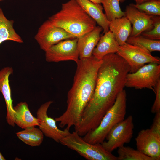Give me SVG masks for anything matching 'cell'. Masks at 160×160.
Wrapping results in <instances>:
<instances>
[{"label": "cell", "mask_w": 160, "mask_h": 160, "mask_svg": "<svg viewBox=\"0 0 160 160\" xmlns=\"http://www.w3.org/2000/svg\"><path fill=\"white\" fill-rule=\"evenodd\" d=\"M76 1L87 14L102 27L104 33L109 31L110 22L103 12V7L100 4L95 3L89 0Z\"/></svg>", "instance_id": "obj_16"}, {"label": "cell", "mask_w": 160, "mask_h": 160, "mask_svg": "<svg viewBox=\"0 0 160 160\" xmlns=\"http://www.w3.org/2000/svg\"><path fill=\"white\" fill-rule=\"evenodd\" d=\"M126 42L136 45L148 50L149 52L160 51V40L150 39L141 35L135 37L129 36Z\"/></svg>", "instance_id": "obj_23"}, {"label": "cell", "mask_w": 160, "mask_h": 160, "mask_svg": "<svg viewBox=\"0 0 160 160\" xmlns=\"http://www.w3.org/2000/svg\"><path fill=\"white\" fill-rule=\"evenodd\" d=\"M13 68L10 67H5L0 70V92L3 96L6 104V120L7 123L13 127L15 124L14 121L15 112L13 105L9 77L13 73Z\"/></svg>", "instance_id": "obj_14"}, {"label": "cell", "mask_w": 160, "mask_h": 160, "mask_svg": "<svg viewBox=\"0 0 160 160\" xmlns=\"http://www.w3.org/2000/svg\"><path fill=\"white\" fill-rule=\"evenodd\" d=\"M133 5L139 10L148 15L160 16V1L152 0L140 4Z\"/></svg>", "instance_id": "obj_25"}, {"label": "cell", "mask_w": 160, "mask_h": 160, "mask_svg": "<svg viewBox=\"0 0 160 160\" xmlns=\"http://www.w3.org/2000/svg\"><path fill=\"white\" fill-rule=\"evenodd\" d=\"M116 53L124 58L129 65L130 72L137 71L146 63H160L159 58L152 56L151 52L139 46L126 42L119 46Z\"/></svg>", "instance_id": "obj_8"}, {"label": "cell", "mask_w": 160, "mask_h": 160, "mask_svg": "<svg viewBox=\"0 0 160 160\" xmlns=\"http://www.w3.org/2000/svg\"><path fill=\"white\" fill-rule=\"evenodd\" d=\"M135 140L137 150L154 160L160 159V135L150 129H142Z\"/></svg>", "instance_id": "obj_12"}, {"label": "cell", "mask_w": 160, "mask_h": 160, "mask_svg": "<svg viewBox=\"0 0 160 160\" xmlns=\"http://www.w3.org/2000/svg\"><path fill=\"white\" fill-rule=\"evenodd\" d=\"M6 159L0 151V160H5Z\"/></svg>", "instance_id": "obj_31"}, {"label": "cell", "mask_w": 160, "mask_h": 160, "mask_svg": "<svg viewBox=\"0 0 160 160\" xmlns=\"http://www.w3.org/2000/svg\"><path fill=\"white\" fill-rule=\"evenodd\" d=\"M78 38L62 41L50 47L45 52L48 62L73 61L77 63L79 59L77 46Z\"/></svg>", "instance_id": "obj_10"}, {"label": "cell", "mask_w": 160, "mask_h": 160, "mask_svg": "<svg viewBox=\"0 0 160 160\" xmlns=\"http://www.w3.org/2000/svg\"><path fill=\"white\" fill-rule=\"evenodd\" d=\"M18 138L27 145L32 147L39 146L42 143L44 134L39 128L32 127L16 133Z\"/></svg>", "instance_id": "obj_21"}, {"label": "cell", "mask_w": 160, "mask_h": 160, "mask_svg": "<svg viewBox=\"0 0 160 160\" xmlns=\"http://www.w3.org/2000/svg\"><path fill=\"white\" fill-rule=\"evenodd\" d=\"M119 47L113 33L109 30L100 37L92 51V55L97 59L101 60L107 54L116 53Z\"/></svg>", "instance_id": "obj_18"}, {"label": "cell", "mask_w": 160, "mask_h": 160, "mask_svg": "<svg viewBox=\"0 0 160 160\" xmlns=\"http://www.w3.org/2000/svg\"><path fill=\"white\" fill-rule=\"evenodd\" d=\"M126 0H103L102 4L105 15L110 22L125 16V12L121 10L119 3Z\"/></svg>", "instance_id": "obj_22"}, {"label": "cell", "mask_w": 160, "mask_h": 160, "mask_svg": "<svg viewBox=\"0 0 160 160\" xmlns=\"http://www.w3.org/2000/svg\"><path fill=\"white\" fill-rule=\"evenodd\" d=\"M99 68L93 94L84 108L80 121L81 126L93 130L114 104L118 94L125 86L130 68L116 53L105 55Z\"/></svg>", "instance_id": "obj_1"}, {"label": "cell", "mask_w": 160, "mask_h": 160, "mask_svg": "<svg viewBox=\"0 0 160 160\" xmlns=\"http://www.w3.org/2000/svg\"><path fill=\"white\" fill-rule=\"evenodd\" d=\"M109 30L113 33L119 46L126 42L132 30L131 24L126 16L116 18L110 22Z\"/></svg>", "instance_id": "obj_19"}, {"label": "cell", "mask_w": 160, "mask_h": 160, "mask_svg": "<svg viewBox=\"0 0 160 160\" xmlns=\"http://www.w3.org/2000/svg\"><path fill=\"white\" fill-rule=\"evenodd\" d=\"M91 1L96 4H101L102 3V2L103 0H89Z\"/></svg>", "instance_id": "obj_30"}, {"label": "cell", "mask_w": 160, "mask_h": 160, "mask_svg": "<svg viewBox=\"0 0 160 160\" xmlns=\"http://www.w3.org/2000/svg\"><path fill=\"white\" fill-rule=\"evenodd\" d=\"M13 108L15 124L23 129L39 126V119L32 115L26 102H20Z\"/></svg>", "instance_id": "obj_17"}, {"label": "cell", "mask_w": 160, "mask_h": 160, "mask_svg": "<svg viewBox=\"0 0 160 160\" xmlns=\"http://www.w3.org/2000/svg\"><path fill=\"white\" fill-rule=\"evenodd\" d=\"M124 12L125 16L132 25L130 36L140 35L153 27L154 15H148L139 10L134 6L133 4L127 5Z\"/></svg>", "instance_id": "obj_13"}, {"label": "cell", "mask_w": 160, "mask_h": 160, "mask_svg": "<svg viewBox=\"0 0 160 160\" xmlns=\"http://www.w3.org/2000/svg\"><path fill=\"white\" fill-rule=\"evenodd\" d=\"M60 143L88 160H118L117 157L105 149L101 143H90L74 131L63 138Z\"/></svg>", "instance_id": "obj_5"}, {"label": "cell", "mask_w": 160, "mask_h": 160, "mask_svg": "<svg viewBox=\"0 0 160 160\" xmlns=\"http://www.w3.org/2000/svg\"><path fill=\"white\" fill-rule=\"evenodd\" d=\"M127 94L123 89L118 95L113 105L104 116L98 127L83 136L92 144L103 142L112 128L124 119L126 113Z\"/></svg>", "instance_id": "obj_4"}, {"label": "cell", "mask_w": 160, "mask_h": 160, "mask_svg": "<svg viewBox=\"0 0 160 160\" xmlns=\"http://www.w3.org/2000/svg\"><path fill=\"white\" fill-rule=\"evenodd\" d=\"M75 38L63 29L54 25L48 19L40 26L34 36L40 48L44 52L62 41Z\"/></svg>", "instance_id": "obj_9"}, {"label": "cell", "mask_w": 160, "mask_h": 160, "mask_svg": "<svg viewBox=\"0 0 160 160\" xmlns=\"http://www.w3.org/2000/svg\"><path fill=\"white\" fill-rule=\"evenodd\" d=\"M134 124L133 116L130 115L114 126L101 143L107 151L112 153L125 143H129L133 136Z\"/></svg>", "instance_id": "obj_7"}, {"label": "cell", "mask_w": 160, "mask_h": 160, "mask_svg": "<svg viewBox=\"0 0 160 160\" xmlns=\"http://www.w3.org/2000/svg\"><path fill=\"white\" fill-rule=\"evenodd\" d=\"M156 98L151 107V112L153 113L160 111V80L153 88Z\"/></svg>", "instance_id": "obj_27"}, {"label": "cell", "mask_w": 160, "mask_h": 160, "mask_svg": "<svg viewBox=\"0 0 160 160\" xmlns=\"http://www.w3.org/2000/svg\"><path fill=\"white\" fill-rule=\"evenodd\" d=\"M55 25L63 29L76 38L93 30L96 22L86 12L76 0L62 4L61 9L48 18Z\"/></svg>", "instance_id": "obj_3"}, {"label": "cell", "mask_w": 160, "mask_h": 160, "mask_svg": "<svg viewBox=\"0 0 160 160\" xmlns=\"http://www.w3.org/2000/svg\"><path fill=\"white\" fill-rule=\"evenodd\" d=\"M153 27L150 30L142 32L141 35L147 38L155 40H160V17L154 16Z\"/></svg>", "instance_id": "obj_26"}, {"label": "cell", "mask_w": 160, "mask_h": 160, "mask_svg": "<svg viewBox=\"0 0 160 160\" xmlns=\"http://www.w3.org/2000/svg\"><path fill=\"white\" fill-rule=\"evenodd\" d=\"M159 80L160 64L150 63L144 65L134 73H128L125 86L137 89L148 88L154 92L153 88Z\"/></svg>", "instance_id": "obj_6"}, {"label": "cell", "mask_w": 160, "mask_h": 160, "mask_svg": "<svg viewBox=\"0 0 160 160\" xmlns=\"http://www.w3.org/2000/svg\"><path fill=\"white\" fill-rule=\"evenodd\" d=\"M3 0H0V1H3Z\"/></svg>", "instance_id": "obj_32"}, {"label": "cell", "mask_w": 160, "mask_h": 160, "mask_svg": "<svg viewBox=\"0 0 160 160\" xmlns=\"http://www.w3.org/2000/svg\"><path fill=\"white\" fill-rule=\"evenodd\" d=\"M103 30L99 26L77 38V46L79 59L89 57L92 55V51L100 38L101 32Z\"/></svg>", "instance_id": "obj_15"}, {"label": "cell", "mask_w": 160, "mask_h": 160, "mask_svg": "<svg viewBox=\"0 0 160 160\" xmlns=\"http://www.w3.org/2000/svg\"><path fill=\"white\" fill-rule=\"evenodd\" d=\"M102 61L92 55L79 59L76 63L73 83L67 94L66 109L55 119L59 122L60 127L69 130L79 122L83 111L93 94Z\"/></svg>", "instance_id": "obj_2"}, {"label": "cell", "mask_w": 160, "mask_h": 160, "mask_svg": "<svg viewBox=\"0 0 160 160\" xmlns=\"http://www.w3.org/2000/svg\"><path fill=\"white\" fill-rule=\"evenodd\" d=\"M136 3V4H140L152 0H134Z\"/></svg>", "instance_id": "obj_29"}, {"label": "cell", "mask_w": 160, "mask_h": 160, "mask_svg": "<svg viewBox=\"0 0 160 160\" xmlns=\"http://www.w3.org/2000/svg\"><path fill=\"white\" fill-rule=\"evenodd\" d=\"M14 23V20L7 19L0 7V45L7 40L19 43L23 42L22 38L15 31Z\"/></svg>", "instance_id": "obj_20"}, {"label": "cell", "mask_w": 160, "mask_h": 160, "mask_svg": "<svg viewBox=\"0 0 160 160\" xmlns=\"http://www.w3.org/2000/svg\"><path fill=\"white\" fill-rule=\"evenodd\" d=\"M150 129L153 132L160 135V111L155 113Z\"/></svg>", "instance_id": "obj_28"}, {"label": "cell", "mask_w": 160, "mask_h": 160, "mask_svg": "<svg viewBox=\"0 0 160 160\" xmlns=\"http://www.w3.org/2000/svg\"><path fill=\"white\" fill-rule=\"evenodd\" d=\"M118 160H154L138 150L122 146L118 148Z\"/></svg>", "instance_id": "obj_24"}, {"label": "cell", "mask_w": 160, "mask_h": 160, "mask_svg": "<svg viewBox=\"0 0 160 160\" xmlns=\"http://www.w3.org/2000/svg\"><path fill=\"white\" fill-rule=\"evenodd\" d=\"M53 102L52 101L46 102L41 105L37 110V118L40 121L39 128L45 136L57 143H60V140L70 132L65 129L64 130L59 129L56 125L55 119L47 115V110Z\"/></svg>", "instance_id": "obj_11"}]
</instances>
